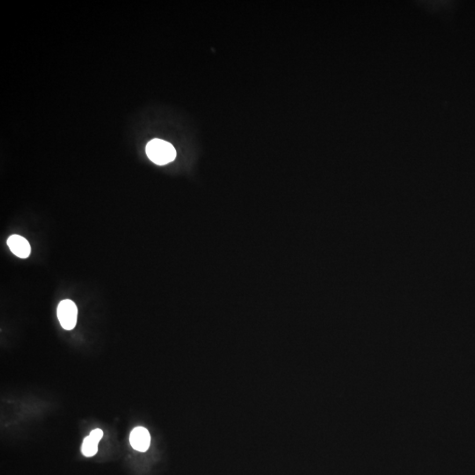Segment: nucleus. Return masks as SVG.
Masks as SVG:
<instances>
[{
	"label": "nucleus",
	"instance_id": "nucleus-1",
	"mask_svg": "<svg viewBox=\"0 0 475 475\" xmlns=\"http://www.w3.org/2000/svg\"><path fill=\"white\" fill-rule=\"evenodd\" d=\"M145 152L150 160L159 166L170 163L176 158V151L173 145L158 138L153 139L147 144Z\"/></svg>",
	"mask_w": 475,
	"mask_h": 475
},
{
	"label": "nucleus",
	"instance_id": "nucleus-2",
	"mask_svg": "<svg viewBox=\"0 0 475 475\" xmlns=\"http://www.w3.org/2000/svg\"><path fill=\"white\" fill-rule=\"evenodd\" d=\"M58 318L64 329H73L76 326L78 319V308L75 303L70 299L60 302L58 307Z\"/></svg>",
	"mask_w": 475,
	"mask_h": 475
},
{
	"label": "nucleus",
	"instance_id": "nucleus-3",
	"mask_svg": "<svg viewBox=\"0 0 475 475\" xmlns=\"http://www.w3.org/2000/svg\"><path fill=\"white\" fill-rule=\"evenodd\" d=\"M130 442L134 450L145 452L149 449L151 443L149 431L144 427L135 428L130 435Z\"/></svg>",
	"mask_w": 475,
	"mask_h": 475
},
{
	"label": "nucleus",
	"instance_id": "nucleus-4",
	"mask_svg": "<svg viewBox=\"0 0 475 475\" xmlns=\"http://www.w3.org/2000/svg\"><path fill=\"white\" fill-rule=\"evenodd\" d=\"M8 245L12 253L19 258L25 259L30 255L31 247L29 241L26 240L24 237L20 235L11 236L8 240Z\"/></svg>",
	"mask_w": 475,
	"mask_h": 475
},
{
	"label": "nucleus",
	"instance_id": "nucleus-5",
	"mask_svg": "<svg viewBox=\"0 0 475 475\" xmlns=\"http://www.w3.org/2000/svg\"><path fill=\"white\" fill-rule=\"evenodd\" d=\"M99 441L94 438L92 435H88L84 439L81 451L85 457H94L98 451Z\"/></svg>",
	"mask_w": 475,
	"mask_h": 475
}]
</instances>
